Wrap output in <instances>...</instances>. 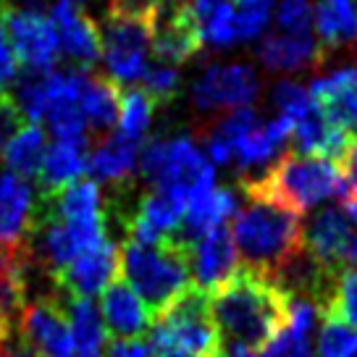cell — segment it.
<instances>
[{
	"mask_svg": "<svg viewBox=\"0 0 357 357\" xmlns=\"http://www.w3.org/2000/svg\"><path fill=\"white\" fill-rule=\"evenodd\" d=\"M321 315H334L357 328V268L336 271Z\"/></svg>",
	"mask_w": 357,
	"mask_h": 357,
	"instance_id": "obj_33",
	"label": "cell"
},
{
	"mask_svg": "<svg viewBox=\"0 0 357 357\" xmlns=\"http://www.w3.org/2000/svg\"><path fill=\"white\" fill-rule=\"evenodd\" d=\"M355 357H357V355H355Z\"/></svg>",
	"mask_w": 357,
	"mask_h": 357,
	"instance_id": "obj_44",
	"label": "cell"
},
{
	"mask_svg": "<svg viewBox=\"0 0 357 357\" xmlns=\"http://www.w3.org/2000/svg\"><path fill=\"white\" fill-rule=\"evenodd\" d=\"M236 3V40L252 43L266 32L273 16V0H234Z\"/></svg>",
	"mask_w": 357,
	"mask_h": 357,
	"instance_id": "obj_35",
	"label": "cell"
},
{
	"mask_svg": "<svg viewBox=\"0 0 357 357\" xmlns=\"http://www.w3.org/2000/svg\"><path fill=\"white\" fill-rule=\"evenodd\" d=\"M271 100L279 108L281 116H287L291 121H297L300 116H305L312 108L310 89L297 84V82H291V79L276 82V87L271 89Z\"/></svg>",
	"mask_w": 357,
	"mask_h": 357,
	"instance_id": "obj_36",
	"label": "cell"
},
{
	"mask_svg": "<svg viewBox=\"0 0 357 357\" xmlns=\"http://www.w3.org/2000/svg\"><path fill=\"white\" fill-rule=\"evenodd\" d=\"M119 268H121L119 247L113 245L111 239H102L100 245L79 252L53 284H56V289L74 294V297H92L116 281Z\"/></svg>",
	"mask_w": 357,
	"mask_h": 357,
	"instance_id": "obj_12",
	"label": "cell"
},
{
	"mask_svg": "<svg viewBox=\"0 0 357 357\" xmlns=\"http://www.w3.org/2000/svg\"><path fill=\"white\" fill-rule=\"evenodd\" d=\"M153 113H155V102L145 89H126L119 100V134L134 142H142L145 134L150 132Z\"/></svg>",
	"mask_w": 357,
	"mask_h": 357,
	"instance_id": "obj_32",
	"label": "cell"
},
{
	"mask_svg": "<svg viewBox=\"0 0 357 357\" xmlns=\"http://www.w3.org/2000/svg\"><path fill=\"white\" fill-rule=\"evenodd\" d=\"M77 357H79V355H77Z\"/></svg>",
	"mask_w": 357,
	"mask_h": 357,
	"instance_id": "obj_45",
	"label": "cell"
},
{
	"mask_svg": "<svg viewBox=\"0 0 357 357\" xmlns=\"http://www.w3.org/2000/svg\"><path fill=\"white\" fill-rule=\"evenodd\" d=\"M187 255H190V273L195 279L192 287L202 289L205 294L218 289L239 268V255H236L231 231H226L223 226L202 234L197 242H192L187 247Z\"/></svg>",
	"mask_w": 357,
	"mask_h": 357,
	"instance_id": "obj_14",
	"label": "cell"
},
{
	"mask_svg": "<svg viewBox=\"0 0 357 357\" xmlns=\"http://www.w3.org/2000/svg\"><path fill=\"white\" fill-rule=\"evenodd\" d=\"M326 58L324 45L318 43L315 32L268 34L257 47V61L268 71H302L307 66H321Z\"/></svg>",
	"mask_w": 357,
	"mask_h": 357,
	"instance_id": "obj_22",
	"label": "cell"
},
{
	"mask_svg": "<svg viewBox=\"0 0 357 357\" xmlns=\"http://www.w3.org/2000/svg\"><path fill=\"white\" fill-rule=\"evenodd\" d=\"M87 171V145L82 142H58L45 150L43 166L37 174L40 195H56L74 184Z\"/></svg>",
	"mask_w": 357,
	"mask_h": 357,
	"instance_id": "obj_27",
	"label": "cell"
},
{
	"mask_svg": "<svg viewBox=\"0 0 357 357\" xmlns=\"http://www.w3.org/2000/svg\"><path fill=\"white\" fill-rule=\"evenodd\" d=\"M178 87H181V77H178L176 66H168V63L147 68V74L142 77V89L153 98L155 105L174 100L178 95Z\"/></svg>",
	"mask_w": 357,
	"mask_h": 357,
	"instance_id": "obj_37",
	"label": "cell"
},
{
	"mask_svg": "<svg viewBox=\"0 0 357 357\" xmlns=\"http://www.w3.org/2000/svg\"><path fill=\"white\" fill-rule=\"evenodd\" d=\"M155 13H126L111 8L105 11V24L100 29V56L116 84H137L147 74Z\"/></svg>",
	"mask_w": 357,
	"mask_h": 357,
	"instance_id": "obj_7",
	"label": "cell"
},
{
	"mask_svg": "<svg viewBox=\"0 0 357 357\" xmlns=\"http://www.w3.org/2000/svg\"><path fill=\"white\" fill-rule=\"evenodd\" d=\"M66 3H71V6H84L87 0H66Z\"/></svg>",
	"mask_w": 357,
	"mask_h": 357,
	"instance_id": "obj_43",
	"label": "cell"
},
{
	"mask_svg": "<svg viewBox=\"0 0 357 357\" xmlns=\"http://www.w3.org/2000/svg\"><path fill=\"white\" fill-rule=\"evenodd\" d=\"M50 24L58 37V50L79 68L89 71L100 58V26L92 16L71 6L66 0H58L50 11Z\"/></svg>",
	"mask_w": 357,
	"mask_h": 357,
	"instance_id": "obj_13",
	"label": "cell"
},
{
	"mask_svg": "<svg viewBox=\"0 0 357 357\" xmlns=\"http://www.w3.org/2000/svg\"><path fill=\"white\" fill-rule=\"evenodd\" d=\"M342 187H344L342 163H334L328 158L300 155V153L281 155L260 176L242 178L245 197L279 202L297 215L307 213L328 197H339Z\"/></svg>",
	"mask_w": 357,
	"mask_h": 357,
	"instance_id": "obj_3",
	"label": "cell"
},
{
	"mask_svg": "<svg viewBox=\"0 0 357 357\" xmlns=\"http://www.w3.org/2000/svg\"><path fill=\"white\" fill-rule=\"evenodd\" d=\"M231 239L245 268L273 279L302 250V215L279 202L247 197V208L234 218Z\"/></svg>",
	"mask_w": 357,
	"mask_h": 357,
	"instance_id": "obj_2",
	"label": "cell"
},
{
	"mask_svg": "<svg viewBox=\"0 0 357 357\" xmlns=\"http://www.w3.org/2000/svg\"><path fill=\"white\" fill-rule=\"evenodd\" d=\"M105 357H153V342L150 336H126V339H113L108 344Z\"/></svg>",
	"mask_w": 357,
	"mask_h": 357,
	"instance_id": "obj_40",
	"label": "cell"
},
{
	"mask_svg": "<svg viewBox=\"0 0 357 357\" xmlns=\"http://www.w3.org/2000/svg\"><path fill=\"white\" fill-rule=\"evenodd\" d=\"M208 302L218 334L255 352L287 326V291L252 268H236L231 279L208 294Z\"/></svg>",
	"mask_w": 357,
	"mask_h": 357,
	"instance_id": "obj_1",
	"label": "cell"
},
{
	"mask_svg": "<svg viewBox=\"0 0 357 357\" xmlns=\"http://www.w3.org/2000/svg\"><path fill=\"white\" fill-rule=\"evenodd\" d=\"M34 213L37 202L26 178L0 171V247H26Z\"/></svg>",
	"mask_w": 357,
	"mask_h": 357,
	"instance_id": "obj_16",
	"label": "cell"
},
{
	"mask_svg": "<svg viewBox=\"0 0 357 357\" xmlns=\"http://www.w3.org/2000/svg\"><path fill=\"white\" fill-rule=\"evenodd\" d=\"M16 68H19V61L13 56V47H11V43H8L6 26L0 22V92L16 79Z\"/></svg>",
	"mask_w": 357,
	"mask_h": 357,
	"instance_id": "obj_41",
	"label": "cell"
},
{
	"mask_svg": "<svg viewBox=\"0 0 357 357\" xmlns=\"http://www.w3.org/2000/svg\"><path fill=\"white\" fill-rule=\"evenodd\" d=\"M121 271L123 281L137 291L155 321L190 289V255L187 247L174 239H163L158 245L123 239Z\"/></svg>",
	"mask_w": 357,
	"mask_h": 357,
	"instance_id": "obj_4",
	"label": "cell"
},
{
	"mask_svg": "<svg viewBox=\"0 0 357 357\" xmlns=\"http://www.w3.org/2000/svg\"><path fill=\"white\" fill-rule=\"evenodd\" d=\"M139 168L155 190L168 192L184 208L215 187V168L192 137H155L142 147Z\"/></svg>",
	"mask_w": 357,
	"mask_h": 357,
	"instance_id": "obj_5",
	"label": "cell"
},
{
	"mask_svg": "<svg viewBox=\"0 0 357 357\" xmlns=\"http://www.w3.org/2000/svg\"><path fill=\"white\" fill-rule=\"evenodd\" d=\"M26 247H0V344L19 328L26 307Z\"/></svg>",
	"mask_w": 357,
	"mask_h": 357,
	"instance_id": "obj_20",
	"label": "cell"
},
{
	"mask_svg": "<svg viewBox=\"0 0 357 357\" xmlns=\"http://www.w3.org/2000/svg\"><path fill=\"white\" fill-rule=\"evenodd\" d=\"M318 334V357H355L357 355V328L334 315H321Z\"/></svg>",
	"mask_w": 357,
	"mask_h": 357,
	"instance_id": "obj_34",
	"label": "cell"
},
{
	"mask_svg": "<svg viewBox=\"0 0 357 357\" xmlns=\"http://www.w3.org/2000/svg\"><path fill=\"white\" fill-rule=\"evenodd\" d=\"M22 111H19V105L13 100V95H8L6 89L0 92V155H3V150L8 145V139H11L16 129L22 126Z\"/></svg>",
	"mask_w": 357,
	"mask_h": 357,
	"instance_id": "obj_39",
	"label": "cell"
},
{
	"mask_svg": "<svg viewBox=\"0 0 357 357\" xmlns=\"http://www.w3.org/2000/svg\"><path fill=\"white\" fill-rule=\"evenodd\" d=\"M312 26L326 56L352 43L357 37V0H318L312 6Z\"/></svg>",
	"mask_w": 357,
	"mask_h": 357,
	"instance_id": "obj_28",
	"label": "cell"
},
{
	"mask_svg": "<svg viewBox=\"0 0 357 357\" xmlns=\"http://www.w3.org/2000/svg\"><path fill=\"white\" fill-rule=\"evenodd\" d=\"M291 145H294V153H300V155L328 158L334 163H342L352 145V137L342 126L328 121L324 111L312 100L310 111L300 116L291 126Z\"/></svg>",
	"mask_w": 357,
	"mask_h": 357,
	"instance_id": "obj_19",
	"label": "cell"
},
{
	"mask_svg": "<svg viewBox=\"0 0 357 357\" xmlns=\"http://www.w3.org/2000/svg\"><path fill=\"white\" fill-rule=\"evenodd\" d=\"M231 215H236V195L229 187H213V190L202 192L200 197L187 205V211L181 215V223L174 231V242L190 247L192 242H197L202 234H208L213 229H218L229 221Z\"/></svg>",
	"mask_w": 357,
	"mask_h": 357,
	"instance_id": "obj_21",
	"label": "cell"
},
{
	"mask_svg": "<svg viewBox=\"0 0 357 357\" xmlns=\"http://www.w3.org/2000/svg\"><path fill=\"white\" fill-rule=\"evenodd\" d=\"M119 100L121 92L113 79L89 74L82 92V113L92 132H108L119 121Z\"/></svg>",
	"mask_w": 357,
	"mask_h": 357,
	"instance_id": "obj_30",
	"label": "cell"
},
{
	"mask_svg": "<svg viewBox=\"0 0 357 357\" xmlns=\"http://www.w3.org/2000/svg\"><path fill=\"white\" fill-rule=\"evenodd\" d=\"M184 205L176 200V197H171L168 192L163 190H150L147 195H142V200L137 205V215L147 223V226H153L160 236H174V231L178 229V223H181V215H184Z\"/></svg>",
	"mask_w": 357,
	"mask_h": 357,
	"instance_id": "obj_31",
	"label": "cell"
},
{
	"mask_svg": "<svg viewBox=\"0 0 357 357\" xmlns=\"http://www.w3.org/2000/svg\"><path fill=\"white\" fill-rule=\"evenodd\" d=\"M137 158H139V142L113 132L87 158V171L92 174V181L111 184L116 190H121L126 181H132L134 171H137Z\"/></svg>",
	"mask_w": 357,
	"mask_h": 357,
	"instance_id": "obj_24",
	"label": "cell"
},
{
	"mask_svg": "<svg viewBox=\"0 0 357 357\" xmlns=\"http://www.w3.org/2000/svg\"><path fill=\"white\" fill-rule=\"evenodd\" d=\"M45 150H47V139H45V129L40 123L26 121L22 123L16 134L8 139V145L3 150V163L6 168L22 178H37L40 166H43Z\"/></svg>",
	"mask_w": 357,
	"mask_h": 357,
	"instance_id": "obj_29",
	"label": "cell"
},
{
	"mask_svg": "<svg viewBox=\"0 0 357 357\" xmlns=\"http://www.w3.org/2000/svg\"><path fill=\"white\" fill-rule=\"evenodd\" d=\"M276 22L281 32H312V3L310 0H279Z\"/></svg>",
	"mask_w": 357,
	"mask_h": 357,
	"instance_id": "obj_38",
	"label": "cell"
},
{
	"mask_svg": "<svg viewBox=\"0 0 357 357\" xmlns=\"http://www.w3.org/2000/svg\"><path fill=\"white\" fill-rule=\"evenodd\" d=\"M202 40L195 22L184 8V3L163 11V6L158 8L155 19H153V40H150V50L155 53L160 63L168 66H178L184 61H190L200 53Z\"/></svg>",
	"mask_w": 357,
	"mask_h": 357,
	"instance_id": "obj_15",
	"label": "cell"
},
{
	"mask_svg": "<svg viewBox=\"0 0 357 357\" xmlns=\"http://www.w3.org/2000/svg\"><path fill=\"white\" fill-rule=\"evenodd\" d=\"M257 89V71L250 63H211L192 84V102L205 113L234 111L252 105Z\"/></svg>",
	"mask_w": 357,
	"mask_h": 357,
	"instance_id": "obj_9",
	"label": "cell"
},
{
	"mask_svg": "<svg viewBox=\"0 0 357 357\" xmlns=\"http://www.w3.org/2000/svg\"><path fill=\"white\" fill-rule=\"evenodd\" d=\"M100 315L105 331L113 339H126V336H142L147 328H153L155 318L145 307V302L137 297V291L123 279H116L102 289Z\"/></svg>",
	"mask_w": 357,
	"mask_h": 357,
	"instance_id": "obj_18",
	"label": "cell"
},
{
	"mask_svg": "<svg viewBox=\"0 0 357 357\" xmlns=\"http://www.w3.org/2000/svg\"><path fill=\"white\" fill-rule=\"evenodd\" d=\"M310 98L331 123L357 139V68L344 66L318 77L310 84Z\"/></svg>",
	"mask_w": 357,
	"mask_h": 357,
	"instance_id": "obj_17",
	"label": "cell"
},
{
	"mask_svg": "<svg viewBox=\"0 0 357 357\" xmlns=\"http://www.w3.org/2000/svg\"><path fill=\"white\" fill-rule=\"evenodd\" d=\"M150 342L153 357H218L221 334L213 324L208 294L190 287L158 318Z\"/></svg>",
	"mask_w": 357,
	"mask_h": 357,
	"instance_id": "obj_6",
	"label": "cell"
},
{
	"mask_svg": "<svg viewBox=\"0 0 357 357\" xmlns=\"http://www.w3.org/2000/svg\"><path fill=\"white\" fill-rule=\"evenodd\" d=\"M58 291V297L63 302L68 326H71V336H74V352L79 357H100L105 349V324H102L100 310L95 307V302L89 297H74L66 291Z\"/></svg>",
	"mask_w": 357,
	"mask_h": 357,
	"instance_id": "obj_25",
	"label": "cell"
},
{
	"mask_svg": "<svg viewBox=\"0 0 357 357\" xmlns=\"http://www.w3.org/2000/svg\"><path fill=\"white\" fill-rule=\"evenodd\" d=\"M184 8L200 32L202 45L231 47L236 45V3L234 0H187Z\"/></svg>",
	"mask_w": 357,
	"mask_h": 357,
	"instance_id": "obj_26",
	"label": "cell"
},
{
	"mask_svg": "<svg viewBox=\"0 0 357 357\" xmlns=\"http://www.w3.org/2000/svg\"><path fill=\"white\" fill-rule=\"evenodd\" d=\"M302 250L326 271L357 268V229L342 208H324L302 226Z\"/></svg>",
	"mask_w": 357,
	"mask_h": 357,
	"instance_id": "obj_8",
	"label": "cell"
},
{
	"mask_svg": "<svg viewBox=\"0 0 357 357\" xmlns=\"http://www.w3.org/2000/svg\"><path fill=\"white\" fill-rule=\"evenodd\" d=\"M19 334L40 357H74V336L58 291L26 305L19 318Z\"/></svg>",
	"mask_w": 357,
	"mask_h": 357,
	"instance_id": "obj_11",
	"label": "cell"
},
{
	"mask_svg": "<svg viewBox=\"0 0 357 357\" xmlns=\"http://www.w3.org/2000/svg\"><path fill=\"white\" fill-rule=\"evenodd\" d=\"M342 168H344L347 178H357V139H352V145H349L344 160H342Z\"/></svg>",
	"mask_w": 357,
	"mask_h": 357,
	"instance_id": "obj_42",
	"label": "cell"
},
{
	"mask_svg": "<svg viewBox=\"0 0 357 357\" xmlns=\"http://www.w3.org/2000/svg\"><path fill=\"white\" fill-rule=\"evenodd\" d=\"M291 126L294 121L287 119V116H276L266 123H257L250 134H245L239 139V145L234 147V163L239 174H252V171H260L266 168L273 158L281 153V147L291 139Z\"/></svg>",
	"mask_w": 357,
	"mask_h": 357,
	"instance_id": "obj_23",
	"label": "cell"
},
{
	"mask_svg": "<svg viewBox=\"0 0 357 357\" xmlns=\"http://www.w3.org/2000/svg\"><path fill=\"white\" fill-rule=\"evenodd\" d=\"M0 22L24 71H50L56 66L61 50L50 19H45L37 8H3Z\"/></svg>",
	"mask_w": 357,
	"mask_h": 357,
	"instance_id": "obj_10",
	"label": "cell"
}]
</instances>
